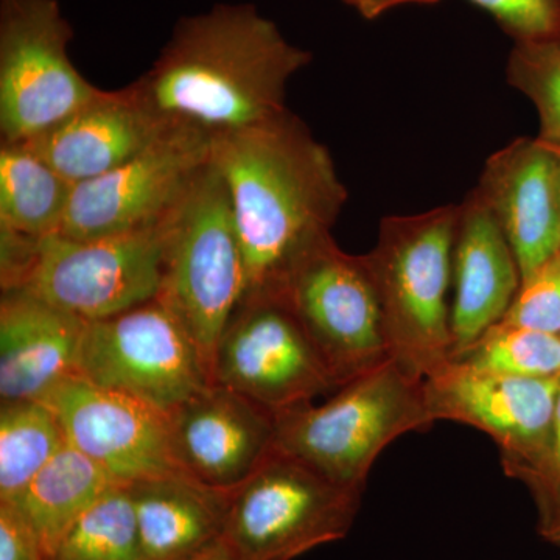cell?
I'll use <instances>...</instances> for the list:
<instances>
[{"mask_svg":"<svg viewBox=\"0 0 560 560\" xmlns=\"http://www.w3.org/2000/svg\"><path fill=\"white\" fill-rule=\"evenodd\" d=\"M311 61L256 7L220 3L183 18L130 86L165 127L213 142L289 110L287 84Z\"/></svg>","mask_w":560,"mask_h":560,"instance_id":"cell-1","label":"cell"},{"mask_svg":"<svg viewBox=\"0 0 560 560\" xmlns=\"http://www.w3.org/2000/svg\"><path fill=\"white\" fill-rule=\"evenodd\" d=\"M210 160L230 191L245 265L242 302L280 298L291 271L331 234L348 201L329 150L285 110L213 140Z\"/></svg>","mask_w":560,"mask_h":560,"instance_id":"cell-2","label":"cell"},{"mask_svg":"<svg viewBox=\"0 0 560 560\" xmlns=\"http://www.w3.org/2000/svg\"><path fill=\"white\" fill-rule=\"evenodd\" d=\"M433 423L423 378L390 359L320 405L276 415V451L338 485L364 490L375 459L390 442Z\"/></svg>","mask_w":560,"mask_h":560,"instance_id":"cell-3","label":"cell"},{"mask_svg":"<svg viewBox=\"0 0 560 560\" xmlns=\"http://www.w3.org/2000/svg\"><path fill=\"white\" fill-rule=\"evenodd\" d=\"M459 206L386 217L366 254L381 296L390 355L410 374L429 377L452 360L453 249Z\"/></svg>","mask_w":560,"mask_h":560,"instance_id":"cell-4","label":"cell"},{"mask_svg":"<svg viewBox=\"0 0 560 560\" xmlns=\"http://www.w3.org/2000/svg\"><path fill=\"white\" fill-rule=\"evenodd\" d=\"M245 287L230 191L210 160L165 219L156 300L178 319L210 366Z\"/></svg>","mask_w":560,"mask_h":560,"instance_id":"cell-5","label":"cell"},{"mask_svg":"<svg viewBox=\"0 0 560 560\" xmlns=\"http://www.w3.org/2000/svg\"><path fill=\"white\" fill-rule=\"evenodd\" d=\"M361 495L275 451L230 492L223 537L238 560H294L345 539Z\"/></svg>","mask_w":560,"mask_h":560,"instance_id":"cell-6","label":"cell"},{"mask_svg":"<svg viewBox=\"0 0 560 560\" xmlns=\"http://www.w3.org/2000/svg\"><path fill=\"white\" fill-rule=\"evenodd\" d=\"M58 0H0V139L31 140L103 90L73 66Z\"/></svg>","mask_w":560,"mask_h":560,"instance_id":"cell-7","label":"cell"},{"mask_svg":"<svg viewBox=\"0 0 560 560\" xmlns=\"http://www.w3.org/2000/svg\"><path fill=\"white\" fill-rule=\"evenodd\" d=\"M338 388L393 359L381 296L366 257L327 235L291 271L280 294Z\"/></svg>","mask_w":560,"mask_h":560,"instance_id":"cell-8","label":"cell"},{"mask_svg":"<svg viewBox=\"0 0 560 560\" xmlns=\"http://www.w3.org/2000/svg\"><path fill=\"white\" fill-rule=\"evenodd\" d=\"M164 224L91 241L58 234L38 238L24 278L11 291L31 294L86 323L156 300Z\"/></svg>","mask_w":560,"mask_h":560,"instance_id":"cell-9","label":"cell"},{"mask_svg":"<svg viewBox=\"0 0 560 560\" xmlns=\"http://www.w3.org/2000/svg\"><path fill=\"white\" fill-rule=\"evenodd\" d=\"M77 371L168 418L212 383L201 350L158 300L88 323Z\"/></svg>","mask_w":560,"mask_h":560,"instance_id":"cell-10","label":"cell"},{"mask_svg":"<svg viewBox=\"0 0 560 560\" xmlns=\"http://www.w3.org/2000/svg\"><path fill=\"white\" fill-rule=\"evenodd\" d=\"M209 371L212 383L275 415L338 389L282 298L241 302L213 349Z\"/></svg>","mask_w":560,"mask_h":560,"instance_id":"cell-11","label":"cell"},{"mask_svg":"<svg viewBox=\"0 0 560 560\" xmlns=\"http://www.w3.org/2000/svg\"><path fill=\"white\" fill-rule=\"evenodd\" d=\"M210 153L212 142L205 136L168 128L120 167L73 184L57 234L91 241L156 226L183 200Z\"/></svg>","mask_w":560,"mask_h":560,"instance_id":"cell-12","label":"cell"},{"mask_svg":"<svg viewBox=\"0 0 560 560\" xmlns=\"http://www.w3.org/2000/svg\"><path fill=\"white\" fill-rule=\"evenodd\" d=\"M560 378L497 374L451 360L423 378L434 422L455 420L489 434L510 477L539 469L550 440Z\"/></svg>","mask_w":560,"mask_h":560,"instance_id":"cell-13","label":"cell"},{"mask_svg":"<svg viewBox=\"0 0 560 560\" xmlns=\"http://www.w3.org/2000/svg\"><path fill=\"white\" fill-rule=\"evenodd\" d=\"M66 441L121 485L178 474L171 420L127 394L70 375L44 399Z\"/></svg>","mask_w":560,"mask_h":560,"instance_id":"cell-14","label":"cell"},{"mask_svg":"<svg viewBox=\"0 0 560 560\" xmlns=\"http://www.w3.org/2000/svg\"><path fill=\"white\" fill-rule=\"evenodd\" d=\"M168 420L176 467L208 488H241L276 451L275 412L215 383Z\"/></svg>","mask_w":560,"mask_h":560,"instance_id":"cell-15","label":"cell"},{"mask_svg":"<svg viewBox=\"0 0 560 560\" xmlns=\"http://www.w3.org/2000/svg\"><path fill=\"white\" fill-rule=\"evenodd\" d=\"M506 235L522 280L560 250V150L517 139L486 162L475 189Z\"/></svg>","mask_w":560,"mask_h":560,"instance_id":"cell-16","label":"cell"},{"mask_svg":"<svg viewBox=\"0 0 560 560\" xmlns=\"http://www.w3.org/2000/svg\"><path fill=\"white\" fill-rule=\"evenodd\" d=\"M167 130L128 84L102 91L60 124L21 143L62 178L80 184L131 161Z\"/></svg>","mask_w":560,"mask_h":560,"instance_id":"cell-17","label":"cell"},{"mask_svg":"<svg viewBox=\"0 0 560 560\" xmlns=\"http://www.w3.org/2000/svg\"><path fill=\"white\" fill-rule=\"evenodd\" d=\"M521 285L506 235L480 195L471 191L459 205L453 249L452 360L506 316Z\"/></svg>","mask_w":560,"mask_h":560,"instance_id":"cell-18","label":"cell"},{"mask_svg":"<svg viewBox=\"0 0 560 560\" xmlns=\"http://www.w3.org/2000/svg\"><path fill=\"white\" fill-rule=\"evenodd\" d=\"M86 320L21 291L0 301V401L44 400L79 374Z\"/></svg>","mask_w":560,"mask_h":560,"instance_id":"cell-19","label":"cell"},{"mask_svg":"<svg viewBox=\"0 0 560 560\" xmlns=\"http://www.w3.org/2000/svg\"><path fill=\"white\" fill-rule=\"evenodd\" d=\"M130 488L142 560H186L224 536L230 492L180 471Z\"/></svg>","mask_w":560,"mask_h":560,"instance_id":"cell-20","label":"cell"},{"mask_svg":"<svg viewBox=\"0 0 560 560\" xmlns=\"http://www.w3.org/2000/svg\"><path fill=\"white\" fill-rule=\"evenodd\" d=\"M121 482L66 441L60 452L13 501L47 555H54L62 534L106 490Z\"/></svg>","mask_w":560,"mask_h":560,"instance_id":"cell-21","label":"cell"},{"mask_svg":"<svg viewBox=\"0 0 560 560\" xmlns=\"http://www.w3.org/2000/svg\"><path fill=\"white\" fill-rule=\"evenodd\" d=\"M72 189L27 147L0 145V226L35 238L57 234Z\"/></svg>","mask_w":560,"mask_h":560,"instance_id":"cell-22","label":"cell"},{"mask_svg":"<svg viewBox=\"0 0 560 560\" xmlns=\"http://www.w3.org/2000/svg\"><path fill=\"white\" fill-rule=\"evenodd\" d=\"M66 444L55 411L44 400L0 405V503H13Z\"/></svg>","mask_w":560,"mask_h":560,"instance_id":"cell-23","label":"cell"},{"mask_svg":"<svg viewBox=\"0 0 560 560\" xmlns=\"http://www.w3.org/2000/svg\"><path fill=\"white\" fill-rule=\"evenodd\" d=\"M50 560H142L130 485L98 497L62 534Z\"/></svg>","mask_w":560,"mask_h":560,"instance_id":"cell-24","label":"cell"},{"mask_svg":"<svg viewBox=\"0 0 560 560\" xmlns=\"http://www.w3.org/2000/svg\"><path fill=\"white\" fill-rule=\"evenodd\" d=\"M453 360L514 377L560 378V337L500 320Z\"/></svg>","mask_w":560,"mask_h":560,"instance_id":"cell-25","label":"cell"},{"mask_svg":"<svg viewBox=\"0 0 560 560\" xmlns=\"http://www.w3.org/2000/svg\"><path fill=\"white\" fill-rule=\"evenodd\" d=\"M506 77L536 106L539 139L560 150V38L515 43Z\"/></svg>","mask_w":560,"mask_h":560,"instance_id":"cell-26","label":"cell"},{"mask_svg":"<svg viewBox=\"0 0 560 560\" xmlns=\"http://www.w3.org/2000/svg\"><path fill=\"white\" fill-rule=\"evenodd\" d=\"M501 320L560 337V250L522 280L517 296Z\"/></svg>","mask_w":560,"mask_h":560,"instance_id":"cell-27","label":"cell"},{"mask_svg":"<svg viewBox=\"0 0 560 560\" xmlns=\"http://www.w3.org/2000/svg\"><path fill=\"white\" fill-rule=\"evenodd\" d=\"M521 40L560 38V0H469Z\"/></svg>","mask_w":560,"mask_h":560,"instance_id":"cell-28","label":"cell"},{"mask_svg":"<svg viewBox=\"0 0 560 560\" xmlns=\"http://www.w3.org/2000/svg\"><path fill=\"white\" fill-rule=\"evenodd\" d=\"M0 560H50L35 530L9 503H0Z\"/></svg>","mask_w":560,"mask_h":560,"instance_id":"cell-29","label":"cell"},{"mask_svg":"<svg viewBox=\"0 0 560 560\" xmlns=\"http://www.w3.org/2000/svg\"><path fill=\"white\" fill-rule=\"evenodd\" d=\"M526 488L536 501L540 536L560 550V482H530Z\"/></svg>","mask_w":560,"mask_h":560,"instance_id":"cell-30","label":"cell"},{"mask_svg":"<svg viewBox=\"0 0 560 560\" xmlns=\"http://www.w3.org/2000/svg\"><path fill=\"white\" fill-rule=\"evenodd\" d=\"M523 485L530 482H560V389L552 415L550 440L539 469L528 471L518 478Z\"/></svg>","mask_w":560,"mask_h":560,"instance_id":"cell-31","label":"cell"},{"mask_svg":"<svg viewBox=\"0 0 560 560\" xmlns=\"http://www.w3.org/2000/svg\"><path fill=\"white\" fill-rule=\"evenodd\" d=\"M342 2L359 11L364 20L372 21L397 7L408 5V3H436L441 0H342Z\"/></svg>","mask_w":560,"mask_h":560,"instance_id":"cell-32","label":"cell"},{"mask_svg":"<svg viewBox=\"0 0 560 560\" xmlns=\"http://www.w3.org/2000/svg\"><path fill=\"white\" fill-rule=\"evenodd\" d=\"M186 560H238L224 537Z\"/></svg>","mask_w":560,"mask_h":560,"instance_id":"cell-33","label":"cell"}]
</instances>
